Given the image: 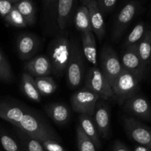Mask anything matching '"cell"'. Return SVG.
I'll use <instances>...</instances> for the list:
<instances>
[{"label":"cell","instance_id":"obj_9","mask_svg":"<svg viewBox=\"0 0 151 151\" xmlns=\"http://www.w3.org/2000/svg\"><path fill=\"white\" fill-rule=\"evenodd\" d=\"M100 69L111 85L122 72L120 60L111 47L106 45L100 53Z\"/></svg>","mask_w":151,"mask_h":151},{"label":"cell","instance_id":"obj_8","mask_svg":"<svg viewBox=\"0 0 151 151\" xmlns=\"http://www.w3.org/2000/svg\"><path fill=\"white\" fill-rule=\"evenodd\" d=\"M100 97L88 88L83 87L74 93L70 103L74 111L79 114H87L92 116Z\"/></svg>","mask_w":151,"mask_h":151},{"label":"cell","instance_id":"obj_15","mask_svg":"<svg viewBox=\"0 0 151 151\" xmlns=\"http://www.w3.org/2000/svg\"><path fill=\"white\" fill-rule=\"evenodd\" d=\"M88 8L91 31L100 41L106 35V24L103 13L99 9L96 0H91L87 4Z\"/></svg>","mask_w":151,"mask_h":151},{"label":"cell","instance_id":"obj_36","mask_svg":"<svg viewBox=\"0 0 151 151\" xmlns=\"http://www.w3.org/2000/svg\"><path fill=\"white\" fill-rule=\"evenodd\" d=\"M134 151H151V150H149V149L147 148V147H143V146H141V145H139L136 147Z\"/></svg>","mask_w":151,"mask_h":151},{"label":"cell","instance_id":"obj_1","mask_svg":"<svg viewBox=\"0 0 151 151\" xmlns=\"http://www.w3.org/2000/svg\"><path fill=\"white\" fill-rule=\"evenodd\" d=\"M0 118L39 141L59 140L58 135L38 113L9 100H0Z\"/></svg>","mask_w":151,"mask_h":151},{"label":"cell","instance_id":"obj_33","mask_svg":"<svg viewBox=\"0 0 151 151\" xmlns=\"http://www.w3.org/2000/svg\"><path fill=\"white\" fill-rule=\"evenodd\" d=\"M103 15H107L115 8L118 0H96Z\"/></svg>","mask_w":151,"mask_h":151},{"label":"cell","instance_id":"obj_7","mask_svg":"<svg viewBox=\"0 0 151 151\" xmlns=\"http://www.w3.org/2000/svg\"><path fill=\"white\" fill-rule=\"evenodd\" d=\"M122 122L125 131L131 139L151 150V127L131 116H124Z\"/></svg>","mask_w":151,"mask_h":151},{"label":"cell","instance_id":"obj_19","mask_svg":"<svg viewBox=\"0 0 151 151\" xmlns=\"http://www.w3.org/2000/svg\"><path fill=\"white\" fill-rule=\"evenodd\" d=\"M79 125L84 134L93 142L97 148L101 146L100 136L97 129L92 116L87 114L79 115Z\"/></svg>","mask_w":151,"mask_h":151},{"label":"cell","instance_id":"obj_29","mask_svg":"<svg viewBox=\"0 0 151 151\" xmlns=\"http://www.w3.org/2000/svg\"><path fill=\"white\" fill-rule=\"evenodd\" d=\"M76 137L78 151H97L93 142L84 134L79 125L76 128Z\"/></svg>","mask_w":151,"mask_h":151},{"label":"cell","instance_id":"obj_11","mask_svg":"<svg viewBox=\"0 0 151 151\" xmlns=\"http://www.w3.org/2000/svg\"><path fill=\"white\" fill-rule=\"evenodd\" d=\"M40 39L35 34L23 32L16 41L17 54L21 60H29L35 56L39 49Z\"/></svg>","mask_w":151,"mask_h":151},{"label":"cell","instance_id":"obj_12","mask_svg":"<svg viewBox=\"0 0 151 151\" xmlns=\"http://www.w3.org/2000/svg\"><path fill=\"white\" fill-rule=\"evenodd\" d=\"M136 46L125 48L121 55L120 62L124 70L134 74L140 80H142L147 68L142 61Z\"/></svg>","mask_w":151,"mask_h":151},{"label":"cell","instance_id":"obj_4","mask_svg":"<svg viewBox=\"0 0 151 151\" xmlns=\"http://www.w3.org/2000/svg\"><path fill=\"white\" fill-rule=\"evenodd\" d=\"M72 55L66 69V75L69 87L77 88L81 85L85 78V58L78 41L72 40Z\"/></svg>","mask_w":151,"mask_h":151},{"label":"cell","instance_id":"obj_24","mask_svg":"<svg viewBox=\"0 0 151 151\" xmlns=\"http://www.w3.org/2000/svg\"><path fill=\"white\" fill-rule=\"evenodd\" d=\"M16 136L24 151H45L42 145L36 138L28 135L24 131L14 127Z\"/></svg>","mask_w":151,"mask_h":151},{"label":"cell","instance_id":"obj_34","mask_svg":"<svg viewBox=\"0 0 151 151\" xmlns=\"http://www.w3.org/2000/svg\"><path fill=\"white\" fill-rule=\"evenodd\" d=\"M13 7V3L10 0H0V16L4 18Z\"/></svg>","mask_w":151,"mask_h":151},{"label":"cell","instance_id":"obj_13","mask_svg":"<svg viewBox=\"0 0 151 151\" xmlns=\"http://www.w3.org/2000/svg\"><path fill=\"white\" fill-rule=\"evenodd\" d=\"M100 100L96 105L92 117L100 137L108 139L111 133L110 109L103 100Z\"/></svg>","mask_w":151,"mask_h":151},{"label":"cell","instance_id":"obj_38","mask_svg":"<svg viewBox=\"0 0 151 151\" xmlns=\"http://www.w3.org/2000/svg\"><path fill=\"white\" fill-rule=\"evenodd\" d=\"M10 1H11L13 3V4H15V3H16V2H17V1H19V0H10Z\"/></svg>","mask_w":151,"mask_h":151},{"label":"cell","instance_id":"obj_39","mask_svg":"<svg viewBox=\"0 0 151 151\" xmlns=\"http://www.w3.org/2000/svg\"><path fill=\"white\" fill-rule=\"evenodd\" d=\"M137 1H139L140 2H142V1H144V0H137Z\"/></svg>","mask_w":151,"mask_h":151},{"label":"cell","instance_id":"obj_31","mask_svg":"<svg viewBox=\"0 0 151 151\" xmlns=\"http://www.w3.org/2000/svg\"><path fill=\"white\" fill-rule=\"evenodd\" d=\"M13 80L11 66L2 52L0 51V81L4 83H11Z\"/></svg>","mask_w":151,"mask_h":151},{"label":"cell","instance_id":"obj_30","mask_svg":"<svg viewBox=\"0 0 151 151\" xmlns=\"http://www.w3.org/2000/svg\"><path fill=\"white\" fill-rule=\"evenodd\" d=\"M4 19L6 23L14 27L23 28L27 26L25 19L14 6Z\"/></svg>","mask_w":151,"mask_h":151},{"label":"cell","instance_id":"obj_16","mask_svg":"<svg viewBox=\"0 0 151 151\" xmlns=\"http://www.w3.org/2000/svg\"><path fill=\"white\" fill-rule=\"evenodd\" d=\"M78 0H58L57 10V27L63 31L73 18Z\"/></svg>","mask_w":151,"mask_h":151},{"label":"cell","instance_id":"obj_14","mask_svg":"<svg viewBox=\"0 0 151 151\" xmlns=\"http://www.w3.org/2000/svg\"><path fill=\"white\" fill-rule=\"evenodd\" d=\"M24 72L34 78L50 76L52 74L50 59L44 55L34 56L25 63Z\"/></svg>","mask_w":151,"mask_h":151},{"label":"cell","instance_id":"obj_40","mask_svg":"<svg viewBox=\"0 0 151 151\" xmlns=\"http://www.w3.org/2000/svg\"><path fill=\"white\" fill-rule=\"evenodd\" d=\"M124 1H125V2H127V1H129V0H124Z\"/></svg>","mask_w":151,"mask_h":151},{"label":"cell","instance_id":"obj_2","mask_svg":"<svg viewBox=\"0 0 151 151\" xmlns=\"http://www.w3.org/2000/svg\"><path fill=\"white\" fill-rule=\"evenodd\" d=\"M72 42L64 35L55 37L48 47V56L52 66V74L60 78L66 73L72 55Z\"/></svg>","mask_w":151,"mask_h":151},{"label":"cell","instance_id":"obj_3","mask_svg":"<svg viewBox=\"0 0 151 151\" xmlns=\"http://www.w3.org/2000/svg\"><path fill=\"white\" fill-rule=\"evenodd\" d=\"M141 81L134 74L122 70L111 84L114 100L119 106H122L127 100L137 94Z\"/></svg>","mask_w":151,"mask_h":151},{"label":"cell","instance_id":"obj_21","mask_svg":"<svg viewBox=\"0 0 151 151\" xmlns=\"http://www.w3.org/2000/svg\"><path fill=\"white\" fill-rule=\"evenodd\" d=\"M21 89L23 94L32 101L35 103L41 102V95L37 88L35 79L25 72L22 74L21 80Z\"/></svg>","mask_w":151,"mask_h":151},{"label":"cell","instance_id":"obj_26","mask_svg":"<svg viewBox=\"0 0 151 151\" xmlns=\"http://www.w3.org/2000/svg\"><path fill=\"white\" fill-rule=\"evenodd\" d=\"M147 29V27L144 22H139L137 24L125 38L124 47L128 48L137 45L143 38Z\"/></svg>","mask_w":151,"mask_h":151},{"label":"cell","instance_id":"obj_37","mask_svg":"<svg viewBox=\"0 0 151 151\" xmlns=\"http://www.w3.org/2000/svg\"><path fill=\"white\" fill-rule=\"evenodd\" d=\"M81 2V4H84V5H87L88 4V3L91 0H79Z\"/></svg>","mask_w":151,"mask_h":151},{"label":"cell","instance_id":"obj_22","mask_svg":"<svg viewBox=\"0 0 151 151\" xmlns=\"http://www.w3.org/2000/svg\"><path fill=\"white\" fill-rule=\"evenodd\" d=\"M137 52L146 68L151 63V29L147 28L141 41L137 44Z\"/></svg>","mask_w":151,"mask_h":151},{"label":"cell","instance_id":"obj_5","mask_svg":"<svg viewBox=\"0 0 151 151\" xmlns=\"http://www.w3.org/2000/svg\"><path fill=\"white\" fill-rule=\"evenodd\" d=\"M86 88L100 97L101 100H114L111 85L98 66L90 68L84 78Z\"/></svg>","mask_w":151,"mask_h":151},{"label":"cell","instance_id":"obj_28","mask_svg":"<svg viewBox=\"0 0 151 151\" xmlns=\"http://www.w3.org/2000/svg\"><path fill=\"white\" fill-rule=\"evenodd\" d=\"M0 144L4 151H24L18 139L0 128Z\"/></svg>","mask_w":151,"mask_h":151},{"label":"cell","instance_id":"obj_25","mask_svg":"<svg viewBox=\"0 0 151 151\" xmlns=\"http://www.w3.org/2000/svg\"><path fill=\"white\" fill-rule=\"evenodd\" d=\"M44 20L47 26H57V10L58 0H41Z\"/></svg>","mask_w":151,"mask_h":151},{"label":"cell","instance_id":"obj_10","mask_svg":"<svg viewBox=\"0 0 151 151\" xmlns=\"http://www.w3.org/2000/svg\"><path fill=\"white\" fill-rule=\"evenodd\" d=\"M123 109L132 117L151 121V105L142 96L136 94L122 105Z\"/></svg>","mask_w":151,"mask_h":151},{"label":"cell","instance_id":"obj_35","mask_svg":"<svg viewBox=\"0 0 151 151\" xmlns=\"http://www.w3.org/2000/svg\"><path fill=\"white\" fill-rule=\"evenodd\" d=\"M112 151H131L126 145L119 140H116L114 143Z\"/></svg>","mask_w":151,"mask_h":151},{"label":"cell","instance_id":"obj_17","mask_svg":"<svg viewBox=\"0 0 151 151\" xmlns=\"http://www.w3.org/2000/svg\"><path fill=\"white\" fill-rule=\"evenodd\" d=\"M44 111L49 117L57 125H64L70 119V110L66 105L63 103H50L44 106Z\"/></svg>","mask_w":151,"mask_h":151},{"label":"cell","instance_id":"obj_32","mask_svg":"<svg viewBox=\"0 0 151 151\" xmlns=\"http://www.w3.org/2000/svg\"><path fill=\"white\" fill-rule=\"evenodd\" d=\"M45 151H66L60 143V140L53 139H44L40 141Z\"/></svg>","mask_w":151,"mask_h":151},{"label":"cell","instance_id":"obj_20","mask_svg":"<svg viewBox=\"0 0 151 151\" xmlns=\"http://www.w3.org/2000/svg\"><path fill=\"white\" fill-rule=\"evenodd\" d=\"M73 20L75 28L81 33L91 31L89 12L87 5L81 4L78 6L74 13Z\"/></svg>","mask_w":151,"mask_h":151},{"label":"cell","instance_id":"obj_27","mask_svg":"<svg viewBox=\"0 0 151 151\" xmlns=\"http://www.w3.org/2000/svg\"><path fill=\"white\" fill-rule=\"evenodd\" d=\"M34 79L37 88L41 96L51 95L57 90V83L50 76L35 78Z\"/></svg>","mask_w":151,"mask_h":151},{"label":"cell","instance_id":"obj_6","mask_svg":"<svg viewBox=\"0 0 151 151\" xmlns=\"http://www.w3.org/2000/svg\"><path fill=\"white\" fill-rule=\"evenodd\" d=\"M142 10V2L137 0H129L118 13L113 27V40L117 41L130 24Z\"/></svg>","mask_w":151,"mask_h":151},{"label":"cell","instance_id":"obj_18","mask_svg":"<svg viewBox=\"0 0 151 151\" xmlns=\"http://www.w3.org/2000/svg\"><path fill=\"white\" fill-rule=\"evenodd\" d=\"M82 52L84 58L93 66H97V44L93 32H86L81 33Z\"/></svg>","mask_w":151,"mask_h":151},{"label":"cell","instance_id":"obj_23","mask_svg":"<svg viewBox=\"0 0 151 151\" xmlns=\"http://www.w3.org/2000/svg\"><path fill=\"white\" fill-rule=\"evenodd\" d=\"M13 6L22 15L27 26L35 24L36 19V9L32 0H19Z\"/></svg>","mask_w":151,"mask_h":151}]
</instances>
